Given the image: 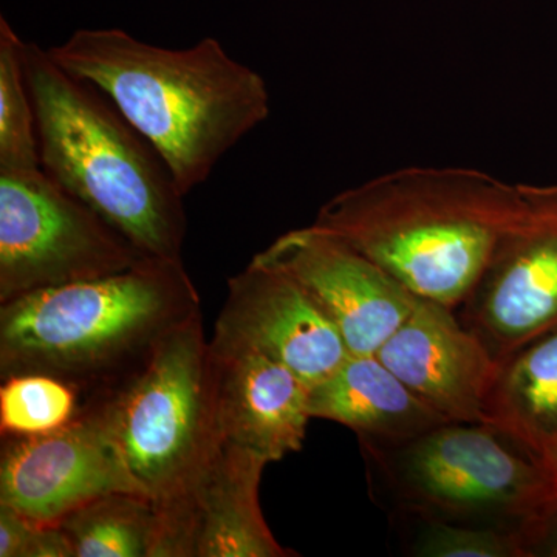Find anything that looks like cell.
Instances as JSON below:
<instances>
[{
  "mask_svg": "<svg viewBox=\"0 0 557 557\" xmlns=\"http://www.w3.org/2000/svg\"><path fill=\"white\" fill-rule=\"evenodd\" d=\"M490 413L491 428L541 460L557 445V329L502 364Z\"/></svg>",
  "mask_w": 557,
  "mask_h": 557,
  "instance_id": "cell-16",
  "label": "cell"
},
{
  "mask_svg": "<svg viewBox=\"0 0 557 557\" xmlns=\"http://www.w3.org/2000/svg\"><path fill=\"white\" fill-rule=\"evenodd\" d=\"M523 557H557V496L525 525L519 528Z\"/></svg>",
  "mask_w": 557,
  "mask_h": 557,
  "instance_id": "cell-22",
  "label": "cell"
},
{
  "mask_svg": "<svg viewBox=\"0 0 557 557\" xmlns=\"http://www.w3.org/2000/svg\"><path fill=\"white\" fill-rule=\"evenodd\" d=\"M201 313L183 260L145 258L94 281L0 306V379L44 373L87 398L129 379L183 322Z\"/></svg>",
  "mask_w": 557,
  "mask_h": 557,
  "instance_id": "cell-3",
  "label": "cell"
},
{
  "mask_svg": "<svg viewBox=\"0 0 557 557\" xmlns=\"http://www.w3.org/2000/svg\"><path fill=\"white\" fill-rule=\"evenodd\" d=\"M49 53L112 101L163 157L185 196L270 116L265 79L218 39L172 50L101 28L73 33Z\"/></svg>",
  "mask_w": 557,
  "mask_h": 557,
  "instance_id": "cell-2",
  "label": "cell"
},
{
  "mask_svg": "<svg viewBox=\"0 0 557 557\" xmlns=\"http://www.w3.org/2000/svg\"><path fill=\"white\" fill-rule=\"evenodd\" d=\"M418 533L410 545L413 556L423 557H523L518 530L468 525L418 518Z\"/></svg>",
  "mask_w": 557,
  "mask_h": 557,
  "instance_id": "cell-20",
  "label": "cell"
},
{
  "mask_svg": "<svg viewBox=\"0 0 557 557\" xmlns=\"http://www.w3.org/2000/svg\"><path fill=\"white\" fill-rule=\"evenodd\" d=\"M83 405V395L67 381L44 373L9 376L0 386L2 438L60 431L79 416Z\"/></svg>",
  "mask_w": 557,
  "mask_h": 557,
  "instance_id": "cell-19",
  "label": "cell"
},
{
  "mask_svg": "<svg viewBox=\"0 0 557 557\" xmlns=\"http://www.w3.org/2000/svg\"><path fill=\"white\" fill-rule=\"evenodd\" d=\"M252 260L299 284L350 355H376L421 300L346 240L313 225L288 231Z\"/></svg>",
  "mask_w": 557,
  "mask_h": 557,
  "instance_id": "cell-8",
  "label": "cell"
},
{
  "mask_svg": "<svg viewBox=\"0 0 557 557\" xmlns=\"http://www.w3.org/2000/svg\"><path fill=\"white\" fill-rule=\"evenodd\" d=\"M0 557H73L64 531L0 504Z\"/></svg>",
  "mask_w": 557,
  "mask_h": 557,
  "instance_id": "cell-21",
  "label": "cell"
},
{
  "mask_svg": "<svg viewBox=\"0 0 557 557\" xmlns=\"http://www.w3.org/2000/svg\"><path fill=\"white\" fill-rule=\"evenodd\" d=\"M376 357L449 423L491 426L502 362L456 310L421 298Z\"/></svg>",
  "mask_w": 557,
  "mask_h": 557,
  "instance_id": "cell-12",
  "label": "cell"
},
{
  "mask_svg": "<svg viewBox=\"0 0 557 557\" xmlns=\"http://www.w3.org/2000/svg\"><path fill=\"white\" fill-rule=\"evenodd\" d=\"M362 450L406 516L519 531L557 496L548 465L487 424L446 423Z\"/></svg>",
  "mask_w": 557,
  "mask_h": 557,
  "instance_id": "cell-6",
  "label": "cell"
},
{
  "mask_svg": "<svg viewBox=\"0 0 557 557\" xmlns=\"http://www.w3.org/2000/svg\"><path fill=\"white\" fill-rule=\"evenodd\" d=\"M40 168L38 131L27 70L25 42L0 20V171Z\"/></svg>",
  "mask_w": 557,
  "mask_h": 557,
  "instance_id": "cell-18",
  "label": "cell"
},
{
  "mask_svg": "<svg viewBox=\"0 0 557 557\" xmlns=\"http://www.w3.org/2000/svg\"><path fill=\"white\" fill-rule=\"evenodd\" d=\"M542 460H544L545 463L548 465L549 469H552V471L555 472L557 478V445L553 446V448L549 449L547 454H545Z\"/></svg>",
  "mask_w": 557,
  "mask_h": 557,
  "instance_id": "cell-23",
  "label": "cell"
},
{
  "mask_svg": "<svg viewBox=\"0 0 557 557\" xmlns=\"http://www.w3.org/2000/svg\"><path fill=\"white\" fill-rule=\"evenodd\" d=\"M209 361L220 437L270 463L302 449L311 420L306 381L258 351L211 341Z\"/></svg>",
  "mask_w": 557,
  "mask_h": 557,
  "instance_id": "cell-14",
  "label": "cell"
},
{
  "mask_svg": "<svg viewBox=\"0 0 557 557\" xmlns=\"http://www.w3.org/2000/svg\"><path fill=\"white\" fill-rule=\"evenodd\" d=\"M310 413L350 429L362 448H394L449 423L376 355H348L335 372L310 386Z\"/></svg>",
  "mask_w": 557,
  "mask_h": 557,
  "instance_id": "cell-15",
  "label": "cell"
},
{
  "mask_svg": "<svg viewBox=\"0 0 557 557\" xmlns=\"http://www.w3.org/2000/svg\"><path fill=\"white\" fill-rule=\"evenodd\" d=\"M73 557H150L157 518L143 494L113 493L95 498L58 523Z\"/></svg>",
  "mask_w": 557,
  "mask_h": 557,
  "instance_id": "cell-17",
  "label": "cell"
},
{
  "mask_svg": "<svg viewBox=\"0 0 557 557\" xmlns=\"http://www.w3.org/2000/svg\"><path fill=\"white\" fill-rule=\"evenodd\" d=\"M84 403L100 412L157 520L171 516L222 440L201 313L168 333L134 375Z\"/></svg>",
  "mask_w": 557,
  "mask_h": 557,
  "instance_id": "cell-5",
  "label": "cell"
},
{
  "mask_svg": "<svg viewBox=\"0 0 557 557\" xmlns=\"http://www.w3.org/2000/svg\"><path fill=\"white\" fill-rule=\"evenodd\" d=\"M145 258L42 168L0 171V306L121 273Z\"/></svg>",
  "mask_w": 557,
  "mask_h": 557,
  "instance_id": "cell-7",
  "label": "cell"
},
{
  "mask_svg": "<svg viewBox=\"0 0 557 557\" xmlns=\"http://www.w3.org/2000/svg\"><path fill=\"white\" fill-rule=\"evenodd\" d=\"M461 322L504 364L511 355L557 329V186L502 242L461 304Z\"/></svg>",
  "mask_w": 557,
  "mask_h": 557,
  "instance_id": "cell-10",
  "label": "cell"
},
{
  "mask_svg": "<svg viewBox=\"0 0 557 557\" xmlns=\"http://www.w3.org/2000/svg\"><path fill=\"white\" fill-rule=\"evenodd\" d=\"M139 493L95 406L50 434L3 437L0 504L35 522L58 525L95 498Z\"/></svg>",
  "mask_w": 557,
  "mask_h": 557,
  "instance_id": "cell-9",
  "label": "cell"
},
{
  "mask_svg": "<svg viewBox=\"0 0 557 557\" xmlns=\"http://www.w3.org/2000/svg\"><path fill=\"white\" fill-rule=\"evenodd\" d=\"M270 461L220 440L186 500L157 522L150 557H292L263 519L259 486Z\"/></svg>",
  "mask_w": 557,
  "mask_h": 557,
  "instance_id": "cell-13",
  "label": "cell"
},
{
  "mask_svg": "<svg viewBox=\"0 0 557 557\" xmlns=\"http://www.w3.org/2000/svg\"><path fill=\"white\" fill-rule=\"evenodd\" d=\"M40 168L146 258L182 260L185 194L157 149L97 87L25 42Z\"/></svg>",
  "mask_w": 557,
  "mask_h": 557,
  "instance_id": "cell-4",
  "label": "cell"
},
{
  "mask_svg": "<svg viewBox=\"0 0 557 557\" xmlns=\"http://www.w3.org/2000/svg\"><path fill=\"white\" fill-rule=\"evenodd\" d=\"M545 186L469 168H405L343 190L314 228L346 240L420 298L458 309Z\"/></svg>",
  "mask_w": 557,
  "mask_h": 557,
  "instance_id": "cell-1",
  "label": "cell"
},
{
  "mask_svg": "<svg viewBox=\"0 0 557 557\" xmlns=\"http://www.w3.org/2000/svg\"><path fill=\"white\" fill-rule=\"evenodd\" d=\"M211 343L265 355L309 386L350 355L338 330L299 284L256 260L230 278Z\"/></svg>",
  "mask_w": 557,
  "mask_h": 557,
  "instance_id": "cell-11",
  "label": "cell"
}]
</instances>
